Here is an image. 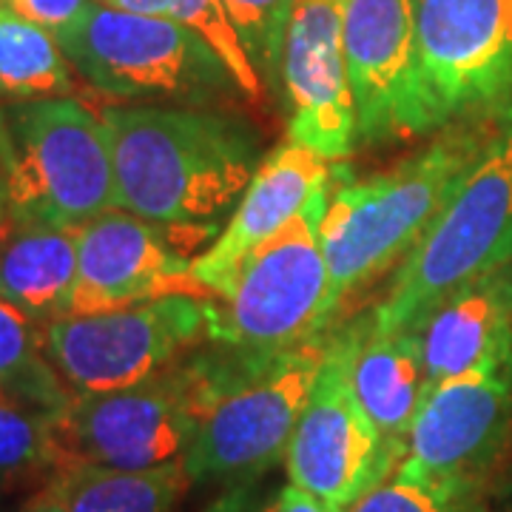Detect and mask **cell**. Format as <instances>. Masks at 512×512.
<instances>
[{
    "instance_id": "1",
    "label": "cell",
    "mask_w": 512,
    "mask_h": 512,
    "mask_svg": "<svg viewBox=\"0 0 512 512\" xmlns=\"http://www.w3.org/2000/svg\"><path fill=\"white\" fill-rule=\"evenodd\" d=\"M117 208L163 225L217 228L254 180L256 134L217 111L106 106Z\"/></svg>"
},
{
    "instance_id": "2",
    "label": "cell",
    "mask_w": 512,
    "mask_h": 512,
    "mask_svg": "<svg viewBox=\"0 0 512 512\" xmlns=\"http://www.w3.org/2000/svg\"><path fill=\"white\" fill-rule=\"evenodd\" d=\"M493 128H447L393 171L328 194L319 239L330 274V308L413 251L444 202L484 151Z\"/></svg>"
},
{
    "instance_id": "3",
    "label": "cell",
    "mask_w": 512,
    "mask_h": 512,
    "mask_svg": "<svg viewBox=\"0 0 512 512\" xmlns=\"http://www.w3.org/2000/svg\"><path fill=\"white\" fill-rule=\"evenodd\" d=\"M256 367L231 359H180L146 382L109 393L72 396L55 413L57 470H154L183 461L200 421Z\"/></svg>"
},
{
    "instance_id": "4",
    "label": "cell",
    "mask_w": 512,
    "mask_h": 512,
    "mask_svg": "<svg viewBox=\"0 0 512 512\" xmlns=\"http://www.w3.org/2000/svg\"><path fill=\"white\" fill-rule=\"evenodd\" d=\"M512 262V109L421 234L370 313L373 330H416L458 288Z\"/></svg>"
},
{
    "instance_id": "5",
    "label": "cell",
    "mask_w": 512,
    "mask_h": 512,
    "mask_svg": "<svg viewBox=\"0 0 512 512\" xmlns=\"http://www.w3.org/2000/svg\"><path fill=\"white\" fill-rule=\"evenodd\" d=\"M0 177L15 225L80 228L117 208L106 123L72 94L0 114Z\"/></svg>"
},
{
    "instance_id": "6",
    "label": "cell",
    "mask_w": 512,
    "mask_h": 512,
    "mask_svg": "<svg viewBox=\"0 0 512 512\" xmlns=\"http://www.w3.org/2000/svg\"><path fill=\"white\" fill-rule=\"evenodd\" d=\"M55 35L74 74L106 97L205 103L237 89L220 55L174 20L89 0Z\"/></svg>"
},
{
    "instance_id": "7",
    "label": "cell",
    "mask_w": 512,
    "mask_h": 512,
    "mask_svg": "<svg viewBox=\"0 0 512 512\" xmlns=\"http://www.w3.org/2000/svg\"><path fill=\"white\" fill-rule=\"evenodd\" d=\"M328 197L248 256L214 302V342L248 362H271L325 330L330 274L319 222Z\"/></svg>"
},
{
    "instance_id": "8",
    "label": "cell",
    "mask_w": 512,
    "mask_h": 512,
    "mask_svg": "<svg viewBox=\"0 0 512 512\" xmlns=\"http://www.w3.org/2000/svg\"><path fill=\"white\" fill-rule=\"evenodd\" d=\"M214 336V299L171 293L114 311L60 316L43 348L72 396L140 384Z\"/></svg>"
},
{
    "instance_id": "9",
    "label": "cell",
    "mask_w": 512,
    "mask_h": 512,
    "mask_svg": "<svg viewBox=\"0 0 512 512\" xmlns=\"http://www.w3.org/2000/svg\"><path fill=\"white\" fill-rule=\"evenodd\" d=\"M328 345L330 333L322 330L248 373L211 404L183 458L194 484L248 481L285 458Z\"/></svg>"
},
{
    "instance_id": "10",
    "label": "cell",
    "mask_w": 512,
    "mask_h": 512,
    "mask_svg": "<svg viewBox=\"0 0 512 512\" xmlns=\"http://www.w3.org/2000/svg\"><path fill=\"white\" fill-rule=\"evenodd\" d=\"M365 330L367 319L330 333L319 379L285 453L291 484L339 510H350L399 467L353 390L350 367Z\"/></svg>"
},
{
    "instance_id": "11",
    "label": "cell",
    "mask_w": 512,
    "mask_h": 512,
    "mask_svg": "<svg viewBox=\"0 0 512 512\" xmlns=\"http://www.w3.org/2000/svg\"><path fill=\"white\" fill-rule=\"evenodd\" d=\"M424 92L450 126L512 94V0H413Z\"/></svg>"
},
{
    "instance_id": "12",
    "label": "cell",
    "mask_w": 512,
    "mask_h": 512,
    "mask_svg": "<svg viewBox=\"0 0 512 512\" xmlns=\"http://www.w3.org/2000/svg\"><path fill=\"white\" fill-rule=\"evenodd\" d=\"M217 237L208 225H163L123 208L77 228V282L66 316L114 311L171 293L202 296L191 282L194 251Z\"/></svg>"
},
{
    "instance_id": "13",
    "label": "cell",
    "mask_w": 512,
    "mask_h": 512,
    "mask_svg": "<svg viewBox=\"0 0 512 512\" xmlns=\"http://www.w3.org/2000/svg\"><path fill=\"white\" fill-rule=\"evenodd\" d=\"M342 32L359 140H410L439 128L421 80L413 0H345Z\"/></svg>"
},
{
    "instance_id": "14",
    "label": "cell",
    "mask_w": 512,
    "mask_h": 512,
    "mask_svg": "<svg viewBox=\"0 0 512 512\" xmlns=\"http://www.w3.org/2000/svg\"><path fill=\"white\" fill-rule=\"evenodd\" d=\"M512 413V353L427 390L413 419L396 476L481 487L507 436Z\"/></svg>"
},
{
    "instance_id": "15",
    "label": "cell",
    "mask_w": 512,
    "mask_h": 512,
    "mask_svg": "<svg viewBox=\"0 0 512 512\" xmlns=\"http://www.w3.org/2000/svg\"><path fill=\"white\" fill-rule=\"evenodd\" d=\"M342 9L345 0H296L279 69L288 140L330 163L345 160L359 140Z\"/></svg>"
},
{
    "instance_id": "16",
    "label": "cell",
    "mask_w": 512,
    "mask_h": 512,
    "mask_svg": "<svg viewBox=\"0 0 512 512\" xmlns=\"http://www.w3.org/2000/svg\"><path fill=\"white\" fill-rule=\"evenodd\" d=\"M333 163L311 148L285 143L271 151L239 197L231 220L214 242L194 256L191 282L202 296H220L248 256L282 234L313 202L328 197Z\"/></svg>"
},
{
    "instance_id": "17",
    "label": "cell",
    "mask_w": 512,
    "mask_h": 512,
    "mask_svg": "<svg viewBox=\"0 0 512 512\" xmlns=\"http://www.w3.org/2000/svg\"><path fill=\"white\" fill-rule=\"evenodd\" d=\"M427 390L512 353V262L450 293L419 328Z\"/></svg>"
},
{
    "instance_id": "18",
    "label": "cell",
    "mask_w": 512,
    "mask_h": 512,
    "mask_svg": "<svg viewBox=\"0 0 512 512\" xmlns=\"http://www.w3.org/2000/svg\"><path fill=\"white\" fill-rule=\"evenodd\" d=\"M350 376L365 413L399 464L413 419L427 396L419 333L373 330L367 316V330L353 356Z\"/></svg>"
},
{
    "instance_id": "19",
    "label": "cell",
    "mask_w": 512,
    "mask_h": 512,
    "mask_svg": "<svg viewBox=\"0 0 512 512\" xmlns=\"http://www.w3.org/2000/svg\"><path fill=\"white\" fill-rule=\"evenodd\" d=\"M77 282V228L15 225L0 231V296L40 325L66 316Z\"/></svg>"
},
{
    "instance_id": "20",
    "label": "cell",
    "mask_w": 512,
    "mask_h": 512,
    "mask_svg": "<svg viewBox=\"0 0 512 512\" xmlns=\"http://www.w3.org/2000/svg\"><path fill=\"white\" fill-rule=\"evenodd\" d=\"M55 481L66 512H174L194 484L185 461L154 470L63 467Z\"/></svg>"
},
{
    "instance_id": "21",
    "label": "cell",
    "mask_w": 512,
    "mask_h": 512,
    "mask_svg": "<svg viewBox=\"0 0 512 512\" xmlns=\"http://www.w3.org/2000/svg\"><path fill=\"white\" fill-rule=\"evenodd\" d=\"M72 89L74 69L55 32L0 0V100L69 97Z\"/></svg>"
},
{
    "instance_id": "22",
    "label": "cell",
    "mask_w": 512,
    "mask_h": 512,
    "mask_svg": "<svg viewBox=\"0 0 512 512\" xmlns=\"http://www.w3.org/2000/svg\"><path fill=\"white\" fill-rule=\"evenodd\" d=\"M0 396L46 413L63 410L72 393L43 348V325L0 296Z\"/></svg>"
},
{
    "instance_id": "23",
    "label": "cell",
    "mask_w": 512,
    "mask_h": 512,
    "mask_svg": "<svg viewBox=\"0 0 512 512\" xmlns=\"http://www.w3.org/2000/svg\"><path fill=\"white\" fill-rule=\"evenodd\" d=\"M114 9H126V12H140L151 18H165L180 23L185 29H191L194 35H200L228 66V72L234 77L237 89L248 97L259 100L265 83L259 80L251 57L245 52L242 40H239L234 23L228 18L222 0H100Z\"/></svg>"
},
{
    "instance_id": "24",
    "label": "cell",
    "mask_w": 512,
    "mask_h": 512,
    "mask_svg": "<svg viewBox=\"0 0 512 512\" xmlns=\"http://www.w3.org/2000/svg\"><path fill=\"white\" fill-rule=\"evenodd\" d=\"M37 470H57L55 413L0 396V487Z\"/></svg>"
},
{
    "instance_id": "25",
    "label": "cell",
    "mask_w": 512,
    "mask_h": 512,
    "mask_svg": "<svg viewBox=\"0 0 512 512\" xmlns=\"http://www.w3.org/2000/svg\"><path fill=\"white\" fill-rule=\"evenodd\" d=\"M296 0H222L262 83H279L282 49Z\"/></svg>"
},
{
    "instance_id": "26",
    "label": "cell",
    "mask_w": 512,
    "mask_h": 512,
    "mask_svg": "<svg viewBox=\"0 0 512 512\" xmlns=\"http://www.w3.org/2000/svg\"><path fill=\"white\" fill-rule=\"evenodd\" d=\"M348 512H481V487L424 484L393 473Z\"/></svg>"
},
{
    "instance_id": "27",
    "label": "cell",
    "mask_w": 512,
    "mask_h": 512,
    "mask_svg": "<svg viewBox=\"0 0 512 512\" xmlns=\"http://www.w3.org/2000/svg\"><path fill=\"white\" fill-rule=\"evenodd\" d=\"M3 3H9L23 18L35 20L52 32H60L86 9L89 0H3Z\"/></svg>"
},
{
    "instance_id": "28",
    "label": "cell",
    "mask_w": 512,
    "mask_h": 512,
    "mask_svg": "<svg viewBox=\"0 0 512 512\" xmlns=\"http://www.w3.org/2000/svg\"><path fill=\"white\" fill-rule=\"evenodd\" d=\"M268 512H348V510H339V507H333V504L325 501V498L308 493V490H302V487H296V484L288 481V487L279 493V498L274 501V507H271Z\"/></svg>"
},
{
    "instance_id": "29",
    "label": "cell",
    "mask_w": 512,
    "mask_h": 512,
    "mask_svg": "<svg viewBox=\"0 0 512 512\" xmlns=\"http://www.w3.org/2000/svg\"><path fill=\"white\" fill-rule=\"evenodd\" d=\"M205 512H262V507L256 501V493L251 490V484L248 481H239L237 487H231L214 504H208Z\"/></svg>"
},
{
    "instance_id": "30",
    "label": "cell",
    "mask_w": 512,
    "mask_h": 512,
    "mask_svg": "<svg viewBox=\"0 0 512 512\" xmlns=\"http://www.w3.org/2000/svg\"><path fill=\"white\" fill-rule=\"evenodd\" d=\"M18 512H66L63 510V495H60V487H57L55 478L40 493L32 495Z\"/></svg>"
},
{
    "instance_id": "31",
    "label": "cell",
    "mask_w": 512,
    "mask_h": 512,
    "mask_svg": "<svg viewBox=\"0 0 512 512\" xmlns=\"http://www.w3.org/2000/svg\"><path fill=\"white\" fill-rule=\"evenodd\" d=\"M9 225V205H6V188H3V177H0V231Z\"/></svg>"
}]
</instances>
